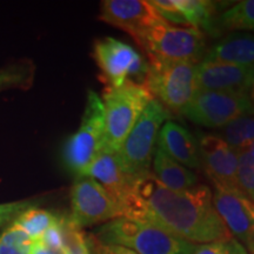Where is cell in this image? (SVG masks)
Segmentation results:
<instances>
[{
	"label": "cell",
	"instance_id": "obj_12",
	"mask_svg": "<svg viewBox=\"0 0 254 254\" xmlns=\"http://www.w3.org/2000/svg\"><path fill=\"white\" fill-rule=\"evenodd\" d=\"M215 211L231 236L249 251L254 247V202L239 190L215 187Z\"/></svg>",
	"mask_w": 254,
	"mask_h": 254
},
{
	"label": "cell",
	"instance_id": "obj_2",
	"mask_svg": "<svg viewBox=\"0 0 254 254\" xmlns=\"http://www.w3.org/2000/svg\"><path fill=\"white\" fill-rule=\"evenodd\" d=\"M93 236L100 243L127 247L138 254H192L195 246L154 225L124 217L106 222Z\"/></svg>",
	"mask_w": 254,
	"mask_h": 254
},
{
	"label": "cell",
	"instance_id": "obj_8",
	"mask_svg": "<svg viewBox=\"0 0 254 254\" xmlns=\"http://www.w3.org/2000/svg\"><path fill=\"white\" fill-rule=\"evenodd\" d=\"M93 53L106 86L119 87L128 80L144 85L148 63L131 45L107 37L94 44Z\"/></svg>",
	"mask_w": 254,
	"mask_h": 254
},
{
	"label": "cell",
	"instance_id": "obj_19",
	"mask_svg": "<svg viewBox=\"0 0 254 254\" xmlns=\"http://www.w3.org/2000/svg\"><path fill=\"white\" fill-rule=\"evenodd\" d=\"M186 24L192 28H204L213 32L215 28V5L207 0H176Z\"/></svg>",
	"mask_w": 254,
	"mask_h": 254
},
{
	"label": "cell",
	"instance_id": "obj_28",
	"mask_svg": "<svg viewBox=\"0 0 254 254\" xmlns=\"http://www.w3.org/2000/svg\"><path fill=\"white\" fill-rule=\"evenodd\" d=\"M39 241L51 250H62L65 247V240H64V232L60 219L56 225L51 226L44 233V236L41 237Z\"/></svg>",
	"mask_w": 254,
	"mask_h": 254
},
{
	"label": "cell",
	"instance_id": "obj_14",
	"mask_svg": "<svg viewBox=\"0 0 254 254\" xmlns=\"http://www.w3.org/2000/svg\"><path fill=\"white\" fill-rule=\"evenodd\" d=\"M198 91H221L247 94L254 77V65L202 60L195 67Z\"/></svg>",
	"mask_w": 254,
	"mask_h": 254
},
{
	"label": "cell",
	"instance_id": "obj_21",
	"mask_svg": "<svg viewBox=\"0 0 254 254\" xmlns=\"http://www.w3.org/2000/svg\"><path fill=\"white\" fill-rule=\"evenodd\" d=\"M221 139L237 153L254 145V116H243L221 128Z\"/></svg>",
	"mask_w": 254,
	"mask_h": 254
},
{
	"label": "cell",
	"instance_id": "obj_20",
	"mask_svg": "<svg viewBox=\"0 0 254 254\" xmlns=\"http://www.w3.org/2000/svg\"><path fill=\"white\" fill-rule=\"evenodd\" d=\"M224 31L254 32V0H243L215 19V27Z\"/></svg>",
	"mask_w": 254,
	"mask_h": 254
},
{
	"label": "cell",
	"instance_id": "obj_17",
	"mask_svg": "<svg viewBox=\"0 0 254 254\" xmlns=\"http://www.w3.org/2000/svg\"><path fill=\"white\" fill-rule=\"evenodd\" d=\"M202 60L244 66L254 65V34L238 32L227 34L205 52Z\"/></svg>",
	"mask_w": 254,
	"mask_h": 254
},
{
	"label": "cell",
	"instance_id": "obj_24",
	"mask_svg": "<svg viewBox=\"0 0 254 254\" xmlns=\"http://www.w3.org/2000/svg\"><path fill=\"white\" fill-rule=\"evenodd\" d=\"M65 240V249L68 254H91L87 236L81 228L75 226L68 217L60 218Z\"/></svg>",
	"mask_w": 254,
	"mask_h": 254
},
{
	"label": "cell",
	"instance_id": "obj_26",
	"mask_svg": "<svg viewBox=\"0 0 254 254\" xmlns=\"http://www.w3.org/2000/svg\"><path fill=\"white\" fill-rule=\"evenodd\" d=\"M151 4L154 6L159 14L165 21H172L174 24L187 25L182 12L178 8L176 0H151Z\"/></svg>",
	"mask_w": 254,
	"mask_h": 254
},
{
	"label": "cell",
	"instance_id": "obj_22",
	"mask_svg": "<svg viewBox=\"0 0 254 254\" xmlns=\"http://www.w3.org/2000/svg\"><path fill=\"white\" fill-rule=\"evenodd\" d=\"M60 217L40 208H27L18 215L13 224L26 232L34 241H39L51 226L59 221Z\"/></svg>",
	"mask_w": 254,
	"mask_h": 254
},
{
	"label": "cell",
	"instance_id": "obj_1",
	"mask_svg": "<svg viewBox=\"0 0 254 254\" xmlns=\"http://www.w3.org/2000/svg\"><path fill=\"white\" fill-rule=\"evenodd\" d=\"M120 212L124 218L154 225L190 244L234 239L215 211L213 193L205 185L177 192L148 172L134 178Z\"/></svg>",
	"mask_w": 254,
	"mask_h": 254
},
{
	"label": "cell",
	"instance_id": "obj_23",
	"mask_svg": "<svg viewBox=\"0 0 254 254\" xmlns=\"http://www.w3.org/2000/svg\"><path fill=\"white\" fill-rule=\"evenodd\" d=\"M238 190L254 202V145L238 153Z\"/></svg>",
	"mask_w": 254,
	"mask_h": 254
},
{
	"label": "cell",
	"instance_id": "obj_30",
	"mask_svg": "<svg viewBox=\"0 0 254 254\" xmlns=\"http://www.w3.org/2000/svg\"><path fill=\"white\" fill-rule=\"evenodd\" d=\"M23 74L15 71H0V88H5L20 84L23 81Z\"/></svg>",
	"mask_w": 254,
	"mask_h": 254
},
{
	"label": "cell",
	"instance_id": "obj_33",
	"mask_svg": "<svg viewBox=\"0 0 254 254\" xmlns=\"http://www.w3.org/2000/svg\"><path fill=\"white\" fill-rule=\"evenodd\" d=\"M249 252H250L251 254H254V247H252V249H250Z\"/></svg>",
	"mask_w": 254,
	"mask_h": 254
},
{
	"label": "cell",
	"instance_id": "obj_9",
	"mask_svg": "<svg viewBox=\"0 0 254 254\" xmlns=\"http://www.w3.org/2000/svg\"><path fill=\"white\" fill-rule=\"evenodd\" d=\"M183 114L212 128H222L243 116H254L247 94L221 91H198Z\"/></svg>",
	"mask_w": 254,
	"mask_h": 254
},
{
	"label": "cell",
	"instance_id": "obj_5",
	"mask_svg": "<svg viewBox=\"0 0 254 254\" xmlns=\"http://www.w3.org/2000/svg\"><path fill=\"white\" fill-rule=\"evenodd\" d=\"M138 45L146 51L148 59L198 64L205 56L206 40L201 31L163 21L146 32Z\"/></svg>",
	"mask_w": 254,
	"mask_h": 254
},
{
	"label": "cell",
	"instance_id": "obj_27",
	"mask_svg": "<svg viewBox=\"0 0 254 254\" xmlns=\"http://www.w3.org/2000/svg\"><path fill=\"white\" fill-rule=\"evenodd\" d=\"M87 243L91 254H138L134 251L119 245H107L100 243L93 234L87 236Z\"/></svg>",
	"mask_w": 254,
	"mask_h": 254
},
{
	"label": "cell",
	"instance_id": "obj_7",
	"mask_svg": "<svg viewBox=\"0 0 254 254\" xmlns=\"http://www.w3.org/2000/svg\"><path fill=\"white\" fill-rule=\"evenodd\" d=\"M105 147V118L101 98L94 91L87 92L81 123L66 141L64 160L72 172L81 177Z\"/></svg>",
	"mask_w": 254,
	"mask_h": 254
},
{
	"label": "cell",
	"instance_id": "obj_16",
	"mask_svg": "<svg viewBox=\"0 0 254 254\" xmlns=\"http://www.w3.org/2000/svg\"><path fill=\"white\" fill-rule=\"evenodd\" d=\"M158 148L182 164L183 166L196 168L200 165L198 141L185 127L173 122H166L158 134Z\"/></svg>",
	"mask_w": 254,
	"mask_h": 254
},
{
	"label": "cell",
	"instance_id": "obj_15",
	"mask_svg": "<svg viewBox=\"0 0 254 254\" xmlns=\"http://www.w3.org/2000/svg\"><path fill=\"white\" fill-rule=\"evenodd\" d=\"M81 177H90L99 183L120 209V205L131 190L134 182L124 168L118 152L103 148Z\"/></svg>",
	"mask_w": 254,
	"mask_h": 254
},
{
	"label": "cell",
	"instance_id": "obj_32",
	"mask_svg": "<svg viewBox=\"0 0 254 254\" xmlns=\"http://www.w3.org/2000/svg\"><path fill=\"white\" fill-rule=\"evenodd\" d=\"M247 98H249V101H250L251 106H252V110H253V113H254V77H253L252 82H251V86L249 88V92H247Z\"/></svg>",
	"mask_w": 254,
	"mask_h": 254
},
{
	"label": "cell",
	"instance_id": "obj_10",
	"mask_svg": "<svg viewBox=\"0 0 254 254\" xmlns=\"http://www.w3.org/2000/svg\"><path fill=\"white\" fill-rule=\"evenodd\" d=\"M71 211L68 218L79 228L122 217L118 205L104 187L90 177H79L73 184Z\"/></svg>",
	"mask_w": 254,
	"mask_h": 254
},
{
	"label": "cell",
	"instance_id": "obj_13",
	"mask_svg": "<svg viewBox=\"0 0 254 254\" xmlns=\"http://www.w3.org/2000/svg\"><path fill=\"white\" fill-rule=\"evenodd\" d=\"M200 165H202L215 187L238 190V153L224 139L213 134H202L198 141Z\"/></svg>",
	"mask_w": 254,
	"mask_h": 254
},
{
	"label": "cell",
	"instance_id": "obj_3",
	"mask_svg": "<svg viewBox=\"0 0 254 254\" xmlns=\"http://www.w3.org/2000/svg\"><path fill=\"white\" fill-rule=\"evenodd\" d=\"M153 99L144 85L126 81L119 87L106 86L103 93L105 147L118 152L123 142Z\"/></svg>",
	"mask_w": 254,
	"mask_h": 254
},
{
	"label": "cell",
	"instance_id": "obj_18",
	"mask_svg": "<svg viewBox=\"0 0 254 254\" xmlns=\"http://www.w3.org/2000/svg\"><path fill=\"white\" fill-rule=\"evenodd\" d=\"M153 176L168 190H186L196 185V176L163 151L157 148L153 158Z\"/></svg>",
	"mask_w": 254,
	"mask_h": 254
},
{
	"label": "cell",
	"instance_id": "obj_6",
	"mask_svg": "<svg viewBox=\"0 0 254 254\" xmlns=\"http://www.w3.org/2000/svg\"><path fill=\"white\" fill-rule=\"evenodd\" d=\"M168 118L170 112L155 99L145 107L118 151L120 161L129 176L139 177L150 172L159 131Z\"/></svg>",
	"mask_w": 254,
	"mask_h": 254
},
{
	"label": "cell",
	"instance_id": "obj_29",
	"mask_svg": "<svg viewBox=\"0 0 254 254\" xmlns=\"http://www.w3.org/2000/svg\"><path fill=\"white\" fill-rule=\"evenodd\" d=\"M27 207V204L25 202H14V204H4L0 205V225L6 220H8L9 218L14 217L25 211V208Z\"/></svg>",
	"mask_w": 254,
	"mask_h": 254
},
{
	"label": "cell",
	"instance_id": "obj_4",
	"mask_svg": "<svg viewBox=\"0 0 254 254\" xmlns=\"http://www.w3.org/2000/svg\"><path fill=\"white\" fill-rule=\"evenodd\" d=\"M196 64L148 59L144 86L168 112L183 113L196 92Z\"/></svg>",
	"mask_w": 254,
	"mask_h": 254
},
{
	"label": "cell",
	"instance_id": "obj_25",
	"mask_svg": "<svg viewBox=\"0 0 254 254\" xmlns=\"http://www.w3.org/2000/svg\"><path fill=\"white\" fill-rule=\"evenodd\" d=\"M192 254H249L247 250L236 239L201 244L194 246Z\"/></svg>",
	"mask_w": 254,
	"mask_h": 254
},
{
	"label": "cell",
	"instance_id": "obj_31",
	"mask_svg": "<svg viewBox=\"0 0 254 254\" xmlns=\"http://www.w3.org/2000/svg\"><path fill=\"white\" fill-rule=\"evenodd\" d=\"M32 249H24L0 240V254H30Z\"/></svg>",
	"mask_w": 254,
	"mask_h": 254
},
{
	"label": "cell",
	"instance_id": "obj_11",
	"mask_svg": "<svg viewBox=\"0 0 254 254\" xmlns=\"http://www.w3.org/2000/svg\"><path fill=\"white\" fill-rule=\"evenodd\" d=\"M99 19L128 33L139 44L150 28L165 21L151 1L146 0H105Z\"/></svg>",
	"mask_w": 254,
	"mask_h": 254
}]
</instances>
